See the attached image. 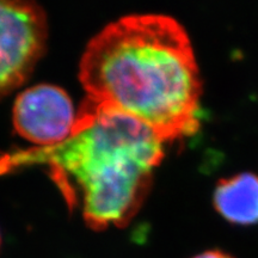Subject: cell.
<instances>
[{
  "mask_svg": "<svg viewBox=\"0 0 258 258\" xmlns=\"http://www.w3.org/2000/svg\"><path fill=\"white\" fill-rule=\"evenodd\" d=\"M86 97L131 116L164 143L199 131L202 83L191 42L176 19L133 15L112 22L84 51Z\"/></svg>",
  "mask_w": 258,
  "mask_h": 258,
  "instance_id": "6da1fadb",
  "label": "cell"
},
{
  "mask_svg": "<svg viewBox=\"0 0 258 258\" xmlns=\"http://www.w3.org/2000/svg\"><path fill=\"white\" fill-rule=\"evenodd\" d=\"M164 144L147 125L86 97L66 140L2 154L0 176L46 165L71 211L82 213L89 227H124L150 192Z\"/></svg>",
  "mask_w": 258,
  "mask_h": 258,
  "instance_id": "7a4b0ae2",
  "label": "cell"
},
{
  "mask_svg": "<svg viewBox=\"0 0 258 258\" xmlns=\"http://www.w3.org/2000/svg\"><path fill=\"white\" fill-rule=\"evenodd\" d=\"M47 17L36 3L0 2V98L27 82L43 54Z\"/></svg>",
  "mask_w": 258,
  "mask_h": 258,
  "instance_id": "3957f363",
  "label": "cell"
},
{
  "mask_svg": "<svg viewBox=\"0 0 258 258\" xmlns=\"http://www.w3.org/2000/svg\"><path fill=\"white\" fill-rule=\"evenodd\" d=\"M77 112L67 92L59 86L41 84L27 89L14 105L17 133L34 147H50L72 133Z\"/></svg>",
  "mask_w": 258,
  "mask_h": 258,
  "instance_id": "277c9868",
  "label": "cell"
},
{
  "mask_svg": "<svg viewBox=\"0 0 258 258\" xmlns=\"http://www.w3.org/2000/svg\"><path fill=\"white\" fill-rule=\"evenodd\" d=\"M214 206L226 220L238 225L258 222V176L250 172L221 179L214 192Z\"/></svg>",
  "mask_w": 258,
  "mask_h": 258,
  "instance_id": "5b68a950",
  "label": "cell"
},
{
  "mask_svg": "<svg viewBox=\"0 0 258 258\" xmlns=\"http://www.w3.org/2000/svg\"><path fill=\"white\" fill-rule=\"evenodd\" d=\"M194 258H233L230 254L222 252L219 250H211V251H205V252L198 254Z\"/></svg>",
  "mask_w": 258,
  "mask_h": 258,
  "instance_id": "8992f818",
  "label": "cell"
},
{
  "mask_svg": "<svg viewBox=\"0 0 258 258\" xmlns=\"http://www.w3.org/2000/svg\"><path fill=\"white\" fill-rule=\"evenodd\" d=\"M0 244H2V237H0Z\"/></svg>",
  "mask_w": 258,
  "mask_h": 258,
  "instance_id": "52a82bcc",
  "label": "cell"
}]
</instances>
